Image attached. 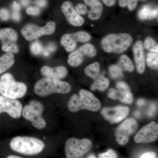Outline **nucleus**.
Returning a JSON list of instances; mask_svg holds the SVG:
<instances>
[{
  "label": "nucleus",
  "instance_id": "1",
  "mask_svg": "<svg viewBox=\"0 0 158 158\" xmlns=\"http://www.w3.org/2000/svg\"><path fill=\"white\" fill-rule=\"evenodd\" d=\"M68 108L71 112L83 110L97 112L100 110L101 104L91 92L82 89L79 92V95L74 94L71 96L68 102Z\"/></svg>",
  "mask_w": 158,
  "mask_h": 158
},
{
  "label": "nucleus",
  "instance_id": "2",
  "mask_svg": "<svg viewBox=\"0 0 158 158\" xmlns=\"http://www.w3.org/2000/svg\"><path fill=\"white\" fill-rule=\"evenodd\" d=\"M132 37L127 33L111 34L102 40V47L109 53L121 54L126 52L131 45Z\"/></svg>",
  "mask_w": 158,
  "mask_h": 158
},
{
  "label": "nucleus",
  "instance_id": "3",
  "mask_svg": "<svg viewBox=\"0 0 158 158\" xmlns=\"http://www.w3.org/2000/svg\"><path fill=\"white\" fill-rule=\"evenodd\" d=\"M10 146L14 151L26 155H35L43 150L45 144L43 141L34 137H15L10 141Z\"/></svg>",
  "mask_w": 158,
  "mask_h": 158
},
{
  "label": "nucleus",
  "instance_id": "4",
  "mask_svg": "<svg viewBox=\"0 0 158 158\" xmlns=\"http://www.w3.org/2000/svg\"><path fill=\"white\" fill-rule=\"evenodd\" d=\"M71 89L70 85L67 82L47 77L39 80L34 86L35 93L41 97L52 94L68 93Z\"/></svg>",
  "mask_w": 158,
  "mask_h": 158
},
{
  "label": "nucleus",
  "instance_id": "5",
  "mask_svg": "<svg viewBox=\"0 0 158 158\" xmlns=\"http://www.w3.org/2000/svg\"><path fill=\"white\" fill-rule=\"evenodd\" d=\"M27 89L25 84L16 81L11 74H4L0 78V94L3 96L14 99L21 98Z\"/></svg>",
  "mask_w": 158,
  "mask_h": 158
},
{
  "label": "nucleus",
  "instance_id": "6",
  "mask_svg": "<svg viewBox=\"0 0 158 158\" xmlns=\"http://www.w3.org/2000/svg\"><path fill=\"white\" fill-rule=\"evenodd\" d=\"M92 147V142L86 138L79 139L69 138L65 143V151L66 158H83Z\"/></svg>",
  "mask_w": 158,
  "mask_h": 158
},
{
  "label": "nucleus",
  "instance_id": "7",
  "mask_svg": "<svg viewBox=\"0 0 158 158\" xmlns=\"http://www.w3.org/2000/svg\"><path fill=\"white\" fill-rule=\"evenodd\" d=\"M56 24L49 22L44 27H39L33 24H28L24 27L21 33L24 37L29 41L37 39L45 35L53 34L56 29Z\"/></svg>",
  "mask_w": 158,
  "mask_h": 158
},
{
  "label": "nucleus",
  "instance_id": "8",
  "mask_svg": "<svg viewBox=\"0 0 158 158\" xmlns=\"http://www.w3.org/2000/svg\"><path fill=\"white\" fill-rule=\"evenodd\" d=\"M137 122L134 118H128L123 122L116 128L115 136L116 141L120 145L127 144L130 136L135 132L138 128Z\"/></svg>",
  "mask_w": 158,
  "mask_h": 158
},
{
  "label": "nucleus",
  "instance_id": "9",
  "mask_svg": "<svg viewBox=\"0 0 158 158\" xmlns=\"http://www.w3.org/2000/svg\"><path fill=\"white\" fill-rule=\"evenodd\" d=\"M91 36L86 31H80L73 34H65L61 39V44L69 52L76 48L77 43H87L90 41Z\"/></svg>",
  "mask_w": 158,
  "mask_h": 158
},
{
  "label": "nucleus",
  "instance_id": "10",
  "mask_svg": "<svg viewBox=\"0 0 158 158\" xmlns=\"http://www.w3.org/2000/svg\"><path fill=\"white\" fill-rule=\"evenodd\" d=\"M23 106L16 99L0 95V114L6 113L14 118H19L22 115Z\"/></svg>",
  "mask_w": 158,
  "mask_h": 158
},
{
  "label": "nucleus",
  "instance_id": "11",
  "mask_svg": "<svg viewBox=\"0 0 158 158\" xmlns=\"http://www.w3.org/2000/svg\"><path fill=\"white\" fill-rule=\"evenodd\" d=\"M158 138V125L155 122H152L144 126L135 136V141L137 143H148L153 142Z\"/></svg>",
  "mask_w": 158,
  "mask_h": 158
},
{
  "label": "nucleus",
  "instance_id": "12",
  "mask_svg": "<svg viewBox=\"0 0 158 158\" xmlns=\"http://www.w3.org/2000/svg\"><path fill=\"white\" fill-rule=\"evenodd\" d=\"M17 33L11 28H4L0 30V40L2 43V49L9 53H17L18 47L16 44Z\"/></svg>",
  "mask_w": 158,
  "mask_h": 158
},
{
  "label": "nucleus",
  "instance_id": "13",
  "mask_svg": "<svg viewBox=\"0 0 158 158\" xmlns=\"http://www.w3.org/2000/svg\"><path fill=\"white\" fill-rule=\"evenodd\" d=\"M42 113L29 104L25 106L22 111L23 117L31 122L33 126L40 130L43 129L46 126V123L42 116Z\"/></svg>",
  "mask_w": 158,
  "mask_h": 158
},
{
  "label": "nucleus",
  "instance_id": "14",
  "mask_svg": "<svg viewBox=\"0 0 158 158\" xmlns=\"http://www.w3.org/2000/svg\"><path fill=\"white\" fill-rule=\"evenodd\" d=\"M129 108L124 106L114 108H105L101 111V114L107 120L112 123H117L126 118L129 113Z\"/></svg>",
  "mask_w": 158,
  "mask_h": 158
},
{
  "label": "nucleus",
  "instance_id": "15",
  "mask_svg": "<svg viewBox=\"0 0 158 158\" xmlns=\"http://www.w3.org/2000/svg\"><path fill=\"white\" fill-rule=\"evenodd\" d=\"M61 10L72 25L81 27L84 23L85 19L77 12L73 4L69 1H66L62 4Z\"/></svg>",
  "mask_w": 158,
  "mask_h": 158
},
{
  "label": "nucleus",
  "instance_id": "16",
  "mask_svg": "<svg viewBox=\"0 0 158 158\" xmlns=\"http://www.w3.org/2000/svg\"><path fill=\"white\" fill-rule=\"evenodd\" d=\"M136 69L138 73L142 74L145 69V56L144 46L141 40H138L133 47Z\"/></svg>",
  "mask_w": 158,
  "mask_h": 158
},
{
  "label": "nucleus",
  "instance_id": "17",
  "mask_svg": "<svg viewBox=\"0 0 158 158\" xmlns=\"http://www.w3.org/2000/svg\"><path fill=\"white\" fill-rule=\"evenodd\" d=\"M41 73L46 77L60 80L67 76L68 71L64 66L51 68L49 66H44L41 69Z\"/></svg>",
  "mask_w": 158,
  "mask_h": 158
},
{
  "label": "nucleus",
  "instance_id": "18",
  "mask_svg": "<svg viewBox=\"0 0 158 158\" xmlns=\"http://www.w3.org/2000/svg\"><path fill=\"white\" fill-rule=\"evenodd\" d=\"M116 99L126 104H131L133 101V95L129 87L124 82H118L116 85Z\"/></svg>",
  "mask_w": 158,
  "mask_h": 158
},
{
  "label": "nucleus",
  "instance_id": "19",
  "mask_svg": "<svg viewBox=\"0 0 158 158\" xmlns=\"http://www.w3.org/2000/svg\"><path fill=\"white\" fill-rule=\"evenodd\" d=\"M85 4L90 7L88 16L90 20L95 21L100 18L103 10L102 4L99 0H84Z\"/></svg>",
  "mask_w": 158,
  "mask_h": 158
},
{
  "label": "nucleus",
  "instance_id": "20",
  "mask_svg": "<svg viewBox=\"0 0 158 158\" xmlns=\"http://www.w3.org/2000/svg\"><path fill=\"white\" fill-rule=\"evenodd\" d=\"M158 8H153L150 5H145L139 10L138 16L140 19H151L158 15Z\"/></svg>",
  "mask_w": 158,
  "mask_h": 158
},
{
  "label": "nucleus",
  "instance_id": "21",
  "mask_svg": "<svg viewBox=\"0 0 158 158\" xmlns=\"http://www.w3.org/2000/svg\"><path fill=\"white\" fill-rule=\"evenodd\" d=\"M14 62V56L11 53H7L0 57V75L11 67Z\"/></svg>",
  "mask_w": 158,
  "mask_h": 158
},
{
  "label": "nucleus",
  "instance_id": "22",
  "mask_svg": "<svg viewBox=\"0 0 158 158\" xmlns=\"http://www.w3.org/2000/svg\"><path fill=\"white\" fill-rule=\"evenodd\" d=\"M110 85V81L109 79L105 77L102 75H99L94 80V82L91 85L90 89L92 90H96L104 91L107 89Z\"/></svg>",
  "mask_w": 158,
  "mask_h": 158
},
{
  "label": "nucleus",
  "instance_id": "23",
  "mask_svg": "<svg viewBox=\"0 0 158 158\" xmlns=\"http://www.w3.org/2000/svg\"><path fill=\"white\" fill-rule=\"evenodd\" d=\"M84 56H85L78 50L74 51L73 52L71 53L69 56V65L72 67H77L84 62Z\"/></svg>",
  "mask_w": 158,
  "mask_h": 158
},
{
  "label": "nucleus",
  "instance_id": "24",
  "mask_svg": "<svg viewBox=\"0 0 158 158\" xmlns=\"http://www.w3.org/2000/svg\"><path fill=\"white\" fill-rule=\"evenodd\" d=\"M100 71V65L98 62H94L89 64L85 69V74L94 80H95L99 75Z\"/></svg>",
  "mask_w": 158,
  "mask_h": 158
},
{
  "label": "nucleus",
  "instance_id": "25",
  "mask_svg": "<svg viewBox=\"0 0 158 158\" xmlns=\"http://www.w3.org/2000/svg\"><path fill=\"white\" fill-rule=\"evenodd\" d=\"M118 65L122 70L132 72L135 70V67L131 59L126 55H123L119 58Z\"/></svg>",
  "mask_w": 158,
  "mask_h": 158
},
{
  "label": "nucleus",
  "instance_id": "26",
  "mask_svg": "<svg viewBox=\"0 0 158 158\" xmlns=\"http://www.w3.org/2000/svg\"><path fill=\"white\" fill-rule=\"evenodd\" d=\"M78 50L84 56L92 58L97 54L96 49L94 46L90 43H86L80 47Z\"/></svg>",
  "mask_w": 158,
  "mask_h": 158
},
{
  "label": "nucleus",
  "instance_id": "27",
  "mask_svg": "<svg viewBox=\"0 0 158 158\" xmlns=\"http://www.w3.org/2000/svg\"><path fill=\"white\" fill-rule=\"evenodd\" d=\"M145 61L146 62L148 66L150 68L154 70H158V53L152 52L148 53L147 54Z\"/></svg>",
  "mask_w": 158,
  "mask_h": 158
},
{
  "label": "nucleus",
  "instance_id": "28",
  "mask_svg": "<svg viewBox=\"0 0 158 158\" xmlns=\"http://www.w3.org/2000/svg\"><path fill=\"white\" fill-rule=\"evenodd\" d=\"M144 48L152 52L158 53V45L155 40L151 37H147L144 40Z\"/></svg>",
  "mask_w": 158,
  "mask_h": 158
},
{
  "label": "nucleus",
  "instance_id": "29",
  "mask_svg": "<svg viewBox=\"0 0 158 158\" xmlns=\"http://www.w3.org/2000/svg\"><path fill=\"white\" fill-rule=\"evenodd\" d=\"M109 73L111 77L118 79L123 77L122 69L118 65H110L109 67Z\"/></svg>",
  "mask_w": 158,
  "mask_h": 158
},
{
  "label": "nucleus",
  "instance_id": "30",
  "mask_svg": "<svg viewBox=\"0 0 158 158\" xmlns=\"http://www.w3.org/2000/svg\"><path fill=\"white\" fill-rule=\"evenodd\" d=\"M43 48L42 44L38 41L33 43L31 46V52L35 55H39L42 53Z\"/></svg>",
  "mask_w": 158,
  "mask_h": 158
},
{
  "label": "nucleus",
  "instance_id": "31",
  "mask_svg": "<svg viewBox=\"0 0 158 158\" xmlns=\"http://www.w3.org/2000/svg\"><path fill=\"white\" fill-rule=\"evenodd\" d=\"M56 49V46L53 43H51L46 47L43 48L42 53L45 57L49 56L51 53L53 52Z\"/></svg>",
  "mask_w": 158,
  "mask_h": 158
},
{
  "label": "nucleus",
  "instance_id": "32",
  "mask_svg": "<svg viewBox=\"0 0 158 158\" xmlns=\"http://www.w3.org/2000/svg\"><path fill=\"white\" fill-rule=\"evenodd\" d=\"M76 11L80 15H85L88 12V9L87 6L85 4L79 3L77 5L75 8Z\"/></svg>",
  "mask_w": 158,
  "mask_h": 158
},
{
  "label": "nucleus",
  "instance_id": "33",
  "mask_svg": "<svg viewBox=\"0 0 158 158\" xmlns=\"http://www.w3.org/2000/svg\"><path fill=\"white\" fill-rule=\"evenodd\" d=\"M99 158H117L116 152L112 149H110L106 152L99 155Z\"/></svg>",
  "mask_w": 158,
  "mask_h": 158
},
{
  "label": "nucleus",
  "instance_id": "34",
  "mask_svg": "<svg viewBox=\"0 0 158 158\" xmlns=\"http://www.w3.org/2000/svg\"><path fill=\"white\" fill-rule=\"evenodd\" d=\"M10 17L9 11L6 9H0V19L3 21H7Z\"/></svg>",
  "mask_w": 158,
  "mask_h": 158
},
{
  "label": "nucleus",
  "instance_id": "35",
  "mask_svg": "<svg viewBox=\"0 0 158 158\" xmlns=\"http://www.w3.org/2000/svg\"><path fill=\"white\" fill-rule=\"evenodd\" d=\"M27 14L31 15H38L40 12V10L37 7H30L27 9Z\"/></svg>",
  "mask_w": 158,
  "mask_h": 158
},
{
  "label": "nucleus",
  "instance_id": "36",
  "mask_svg": "<svg viewBox=\"0 0 158 158\" xmlns=\"http://www.w3.org/2000/svg\"><path fill=\"white\" fill-rule=\"evenodd\" d=\"M138 0H128L127 4L128 9L131 11L135 10L137 7Z\"/></svg>",
  "mask_w": 158,
  "mask_h": 158
},
{
  "label": "nucleus",
  "instance_id": "37",
  "mask_svg": "<svg viewBox=\"0 0 158 158\" xmlns=\"http://www.w3.org/2000/svg\"><path fill=\"white\" fill-rule=\"evenodd\" d=\"M157 158L156 155L154 152H150L144 154L141 156L140 158Z\"/></svg>",
  "mask_w": 158,
  "mask_h": 158
},
{
  "label": "nucleus",
  "instance_id": "38",
  "mask_svg": "<svg viewBox=\"0 0 158 158\" xmlns=\"http://www.w3.org/2000/svg\"><path fill=\"white\" fill-rule=\"evenodd\" d=\"M116 0H102L105 5L109 7H112L115 5Z\"/></svg>",
  "mask_w": 158,
  "mask_h": 158
},
{
  "label": "nucleus",
  "instance_id": "39",
  "mask_svg": "<svg viewBox=\"0 0 158 158\" xmlns=\"http://www.w3.org/2000/svg\"><path fill=\"white\" fill-rule=\"evenodd\" d=\"M12 18L15 21H19L20 19V15L18 11H14L12 14Z\"/></svg>",
  "mask_w": 158,
  "mask_h": 158
},
{
  "label": "nucleus",
  "instance_id": "40",
  "mask_svg": "<svg viewBox=\"0 0 158 158\" xmlns=\"http://www.w3.org/2000/svg\"><path fill=\"white\" fill-rule=\"evenodd\" d=\"M35 4L39 7H43L46 6L47 1L46 0H37Z\"/></svg>",
  "mask_w": 158,
  "mask_h": 158
},
{
  "label": "nucleus",
  "instance_id": "41",
  "mask_svg": "<svg viewBox=\"0 0 158 158\" xmlns=\"http://www.w3.org/2000/svg\"><path fill=\"white\" fill-rule=\"evenodd\" d=\"M12 8L14 11H19L21 9L20 6L15 1L13 2V4L12 5Z\"/></svg>",
  "mask_w": 158,
  "mask_h": 158
},
{
  "label": "nucleus",
  "instance_id": "42",
  "mask_svg": "<svg viewBox=\"0 0 158 158\" xmlns=\"http://www.w3.org/2000/svg\"><path fill=\"white\" fill-rule=\"evenodd\" d=\"M128 2V0H118L119 6L122 8H124L127 6Z\"/></svg>",
  "mask_w": 158,
  "mask_h": 158
},
{
  "label": "nucleus",
  "instance_id": "43",
  "mask_svg": "<svg viewBox=\"0 0 158 158\" xmlns=\"http://www.w3.org/2000/svg\"><path fill=\"white\" fill-rule=\"evenodd\" d=\"M156 110V107L154 105H152L151 107L150 110H149V112H148V114L150 116H152L153 113H155Z\"/></svg>",
  "mask_w": 158,
  "mask_h": 158
},
{
  "label": "nucleus",
  "instance_id": "44",
  "mask_svg": "<svg viewBox=\"0 0 158 158\" xmlns=\"http://www.w3.org/2000/svg\"><path fill=\"white\" fill-rule=\"evenodd\" d=\"M145 104V101L142 99L138 100L137 102V104L139 106H143Z\"/></svg>",
  "mask_w": 158,
  "mask_h": 158
},
{
  "label": "nucleus",
  "instance_id": "45",
  "mask_svg": "<svg viewBox=\"0 0 158 158\" xmlns=\"http://www.w3.org/2000/svg\"><path fill=\"white\" fill-rule=\"evenodd\" d=\"M29 2V0H22L21 4L23 6H26L28 5Z\"/></svg>",
  "mask_w": 158,
  "mask_h": 158
},
{
  "label": "nucleus",
  "instance_id": "46",
  "mask_svg": "<svg viewBox=\"0 0 158 158\" xmlns=\"http://www.w3.org/2000/svg\"><path fill=\"white\" fill-rule=\"evenodd\" d=\"M6 158H23L17 156H16L11 155L7 157Z\"/></svg>",
  "mask_w": 158,
  "mask_h": 158
},
{
  "label": "nucleus",
  "instance_id": "47",
  "mask_svg": "<svg viewBox=\"0 0 158 158\" xmlns=\"http://www.w3.org/2000/svg\"><path fill=\"white\" fill-rule=\"evenodd\" d=\"M88 158H96L95 156L93 155H91L90 156H89Z\"/></svg>",
  "mask_w": 158,
  "mask_h": 158
},
{
  "label": "nucleus",
  "instance_id": "48",
  "mask_svg": "<svg viewBox=\"0 0 158 158\" xmlns=\"http://www.w3.org/2000/svg\"><path fill=\"white\" fill-rule=\"evenodd\" d=\"M135 115H136V116H140V113H138V112H136Z\"/></svg>",
  "mask_w": 158,
  "mask_h": 158
},
{
  "label": "nucleus",
  "instance_id": "49",
  "mask_svg": "<svg viewBox=\"0 0 158 158\" xmlns=\"http://www.w3.org/2000/svg\"></svg>",
  "mask_w": 158,
  "mask_h": 158
}]
</instances>
